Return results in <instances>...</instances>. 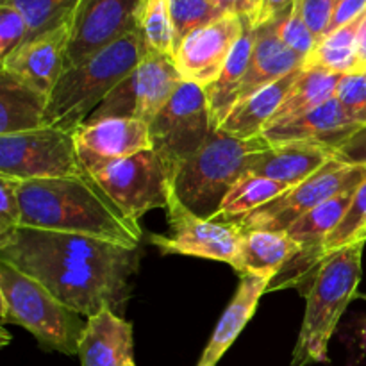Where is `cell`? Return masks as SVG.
Wrapping results in <instances>:
<instances>
[{
    "mask_svg": "<svg viewBox=\"0 0 366 366\" xmlns=\"http://www.w3.org/2000/svg\"><path fill=\"white\" fill-rule=\"evenodd\" d=\"M29 27L20 11L11 4H0V63L27 39Z\"/></svg>",
    "mask_w": 366,
    "mask_h": 366,
    "instance_id": "36",
    "label": "cell"
},
{
    "mask_svg": "<svg viewBox=\"0 0 366 366\" xmlns=\"http://www.w3.org/2000/svg\"><path fill=\"white\" fill-rule=\"evenodd\" d=\"M20 227L70 232L139 249L142 227L86 172L63 179L18 182Z\"/></svg>",
    "mask_w": 366,
    "mask_h": 366,
    "instance_id": "2",
    "label": "cell"
},
{
    "mask_svg": "<svg viewBox=\"0 0 366 366\" xmlns=\"http://www.w3.org/2000/svg\"><path fill=\"white\" fill-rule=\"evenodd\" d=\"M49 97L0 71V136L45 127Z\"/></svg>",
    "mask_w": 366,
    "mask_h": 366,
    "instance_id": "25",
    "label": "cell"
},
{
    "mask_svg": "<svg viewBox=\"0 0 366 366\" xmlns=\"http://www.w3.org/2000/svg\"><path fill=\"white\" fill-rule=\"evenodd\" d=\"M365 18L366 13L350 24L329 32L315 46L311 56L307 57L306 66L322 68L338 75L357 74V34Z\"/></svg>",
    "mask_w": 366,
    "mask_h": 366,
    "instance_id": "28",
    "label": "cell"
},
{
    "mask_svg": "<svg viewBox=\"0 0 366 366\" xmlns=\"http://www.w3.org/2000/svg\"><path fill=\"white\" fill-rule=\"evenodd\" d=\"M272 281H274V277H270V275H259L252 274V272H245V274L239 275L238 290H236L229 306L225 307L222 318L218 320L209 343L204 349L197 366L218 365L222 356L231 349L232 343L236 342V338L242 335L245 325L254 317L257 304H259L261 297L268 292Z\"/></svg>",
    "mask_w": 366,
    "mask_h": 366,
    "instance_id": "17",
    "label": "cell"
},
{
    "mask_svg": "<svg viewBox=\"0 0 366 366\" xmlns=\"http://www.w3.org/2000/svg\"><path fill=\"white\" fill-rule=\"evenodd\" d=\"M132 325L117 311L104 310L86 318L77 354L82 366H125L132 361Z\"/></svg>",
    "mask_w": 366,
    "mask_h": 366,
    "instance_id": "20",
    "label": "cell"
},
{
    "mask_svg": "<svg viewBox=\"0 0 366 366\" xmlns=\"http://www.w3.org/2000/svg\"><path fill=\"white\" fill-rule=\"evenodd\" d=\"M249 21V18L238 14H225L186 36L174 57L182 79L195 82L204 89L209 88L224 70Z\"/></svg>",
    "mask_w": 366,
    "mask_h": 366,
    "instance_id": "14",
    "label": "cell"
},
{
    "mask_svg": "<svg viewBox=\"0 0 366 366\" xmlns=\"http://www.w3.org/2000/svg\"><path fill=\"white\" fill-rule=\"evenodd\" d=\"M366 239V179L357 186L349 209L343 214L338 227L331 232L322 247V259L335 250Z\"/></svg>",
    "mask_w": 366,
    "mask_h": 366,
    "instance_id": "32",
    "label": "cell"
},
{
    "mask_svg": "<svg viewBox=\"0 0 366 366\" xmlns=\"http://www.w3.org/2000/svg\"><path fill=\"white\" fill-rule=\"evenodd\" d=\"M275 25H277V34L282 39V43L307 61L315 46L318 45V39L307 27L299 7L293 4V9L281 20H275Z\"/></svg>",
    "mask_w": 366,
    "mask_h": 366,
    "instance_id": "34",
    "label": "cell"
},
{
    "mask_svg": "<svg viewBox=\"0 0 366 366\" xmlns=\"http://www.w3.org/2000/svg\"><path fill=\"white\" fill-rule=\"evenodd\" d=\"M145 54L147 46L136 29L84 63L64 70L49 95L45 127L68 132L81 127L106 97L132 74Z\"/></svg>",
    "mask_w": 366,
    "mask_h": 366,
    "instance_id": "4",
    "label": "cell"
},
{
    "mask_svg": "<svg viewBox=\"0 0 366 366\" xmlns=\"http://www.w3.org/2000/svg\"><path fill=\"white\" fill-rule=\"evenodd\" d=\"M340 77L342 75L331 74V71L322 70V68L304 66L302 74L297 79L293 88L290 89L285 102L281 104L270 125L300 117V114L307 113V111L315 109V107L335 99Z\"/></svg>",
    "mask_w": 366,
    "mask_h": 366,
    "instance_id": "27",
    "label": "cell"
},
{
    "mask_svg": "<svg viewBox=\"0 0 366 366\" xmlns=\"http://www.w3.org/2000/svg\"><path fill=\"white\" fill-rule=\"evenodd\" d=\"M0 259L45 286L59 302L89 318L118 311L129 299L139 249L70 232L18 227L0 242Z\"/></svg>",
    "mask_w": 366,
    "mask_h": 366,
    "instance_id": "1",
    "label": "cell"
},
{
    "mask_svg": "<svg viewBox=\"0 0 366 366\" xmlns=\"http://www.w3.org/2000/svg\"><path fill=\"white\" fill-rule=\"evenodd\" d=\"M16 189L18 181L0 177V242L13 234L21 225V209Z\"/></svg>",
    "mask_w": 366,
    "mask_h": 366,
    "instance_id": "37",
    "label": "cell"
},
{
    "mask_svg": "<svg viewBox=\"0 0 366 366\" xmlns=\"http://www.w3.org/2000/svg\"><path fill=\"white\" fill-rule=\"evenodd\" d=\"M302 70L304 68H300V70L282 77L281 81L264 86L259 92L250 95L249 99L236 104L234 109L229 113V117L218 129L242 139L257 138V136L263 134L264 129L274 120L281 104L285 102L290 89L300 77Z\"/></svg>",
    "mask_w": 366,
    "mask_h": 366,
    "instance_id": "23",
    "label": "cell"
},
{
    "mask_svg": "<svg viewBox=\"0 0 366 366\" xmlns=\"http://www.w3.org/2000/svg\"><path fill=\"white\" fill-rule=\"evenodd\" d=\"M366 239L327 254L310 272L306 288V315L293 349L292 365L310 366L329 361V342L340 318L360 288Z\"/></svg>",
    "mask_w": 366,
    "mask_h": 366,
    "instance_id": "3",
    "label": "cell"
},
{
    "mask_svg": "<svg viewBox=\"0 0 366 366\" xmlns=\"http://www.w3.org/2000/svg\"><path fill=\"white\" fill-rule=\"evenodd\" d=\"M84 174L74 132L39 127L0 136V177L25 182Z\"/></svg>",
    "mask_w": 366,
    "mask_h": 366,
    "instance_id": "9",
    "label": "cell"
},
{
    "mask_svg": "<svg viewBox=\"0 0 366 366\" xmlns=\"http://www.w3.org/2000/svg\"><path fill=\"white\" fill-rule=\"evenodd\" d=\"M360 124L343 111L336 99L300 114L290 120L277 122L263 131V138L268 145L282 143H315L331 147L332 150L342 145Z\"/></svg>",
    "mask_w": 366,
    "mask_h": 366,
    "instance_id": "16",
    "label": "cell"
},
{
    "mask_svg": "<svg viewBox=\"0 0 366 366\" xmlns=\"http://www.w3.org/2000/svg\"><path fill=\"white\" fill-rule=\"evenodd\" d=\"M366 71V18L357 34V74Z\"/></svg>",
    "mask_w": 366,
    "mask_h": 366,
    "instance_id": "43",
    "label": "cell"
},
{
    "mask_svg": "<svg viewBox=\"0 0 366 366\" xmlns=\"http://www.w3.org/2000/svg\"><path fill=\"white\" fill-rule=\"evenodd\" d=\"M77 147L95 156L118 159L152 149L150 124L136 118H104L84 122L74 131Z\"/></svg>",
    "mask_w": 366,
    "mask_h": 366,
    "instance_id": "21",
    "label": "cell"
},
{
    "mask_svg": "<svg viewBox=\"0 0 366 366\" xmlns=\"http://www.w3.org/2000/svg\"><path fill=\"white\" fill-rule=\"evenodd\" d=\"M254 46V25L249 21L243 31L242 38L232 49L231 56H229L227 63H225L224 70L220 71L217 81L206 88L207 102H209L211 118H213L214 129L220 127L224 124L225 118L229 117L234 106L238 104L239 89H242L243 77L249 68L250 56H252Z\"/></svg>",
    "mask_w": 366,
    "mask_h": 366,
    "instance_id": "26",
    "label": "cell"
},
{
    "mask_svg": "<svg viewBox=\"0 0 366 366\" xmlns=\"http://www.w3.org/2000/svg\"><path fill=\"white\" fill-rule=\"evenodd\" d=\"M304 66H306V59L293 52L279 38L275 21L254 27L252 56H250L249 68L243 77L238 102L249 99L264 86L274 84Z\"/></svg>",
    "mask_w": 366,
    "mask_h": 366,
    "instance_id": "19",
    "label": "cell"
},
{
    "mask_svg": "<svg viewBox=\"0 0 366 366\" xmlns=\"http://www.w3.org/2000/svg\"><path fill=\"white\" fill-rule=\"evenodd\" d=\"M356 189L357 188L347 189V192L329 199L327 202L320 204L286 231L290 238L299 243L306 254L304 257V270L306 272L313 270L322 261V247L342 222L343 214L347 213L350 202H352Z\"/></svg>",
    "mask_w": 366,
    "mask_h": 366,
    "instance_id": "24",
    "label": "cell"
},
{
    "mask_svg": "<svg viewBox=\"0 0 366 366\" xmlns=\"http://www.w3.org/2000/svg\"><path fill=\"white\" fill-rule=\"evenodd\" d=\"M172 21L175 31V50L186 36L197 29L217 21L227 13L220 9L213 0H168Z\"/></svg>",
    "mask_w": 366,
    "mask_h": 366,
    "instance_id": "33",
    "label": "cell"
},
{
    "mask_svg": "<svg viewBox=\"0 0 366 366\" xmlns=\"http://www.w3.org/2000/svg\"><path fill=\"white\" fill-rule=\"evenodd\" d=\"M361 349H363V352H366V322L363 327H361Z\"/></svg>",
    "mask_w": 366,
    "mask_h": 366,
    "instance_id": "44",
    "label": "cell"
},
{
    "mask_svg": "<svg viewBox=\"0 0 366 366\" xmlns=\"http://www.w3.org/2000/svg\"><path fill=\"white\" fill-rule=\"evenodd\" d=\"M6 2L20 11L27 21V39H32L71 21L79 0H6Z\"/></svg>",
    "mask_w": 366,
    "mask_h": 366,
    "instance_id": "31",
    "label": "cell"
},
{
    "mask_svg": "<svg viewBox=\"0 0 366 366\" xmlns=\"http://www.w3.org/2000/svg\"><path fill=\"white\" fill-rule=\"evenodd\" d=\"M2 324H16L31 332L45 350L79 354L86 320L64 306L36 279L0 259Z\"/></svg>",
    "mask_w": 366,
    "mask_h": 366,
    "instance_id": "6",
    "label": "cell"
},
{
    "mask_svg": "<svg viewBox=\"0 0 366 366\" xmlns=\"http://www.w3.org/2000/svg\"><path fill=\"white\" fill-rule=\"evenodd\" d=\"M366 13V0H338L336 4L335 14L329 24V32L336 31V29L343 27V25L350 24L352 20L360 18L361 14Z\"/></svg>",
    "mask_w": 366,
    "mask_h": 366,
    "instance_id": "40",
    "label": "cell"
},
{
    "mask_svg": "<svg viewBox=\"0 0 366 366\" xmlns=\"http://www.w3.org/2000/svg\"><path fill=\"white\" fill-rule=\"evenodd\" d=\"M71 21L21 43L7 59L2 71L14 81L49 97L57 79L66 70V52Z\"/></svg>",
    "mask_w": 366,
    "mask_h": 366,
    "instance_id": "15",
    "label": "cell"
},
{
    "mask_svg": "<svg viewBox=\"0 0 366 366\" xmlns=\"http://www.w3.org/2000/svg\"><path fill=\"white\" fill-rule=\"evenodd\" d=\"M365 179L366 168L345 167L336 159H331L306 181L232 224L238 225L242 231L286 232L315 207L347 189L357 188Z\"/></svg>",
    "mask_w": 366,
    "mask_h": 366,
    "instance_id": "10",
    "label": "cell"
},
{
    "mask_svg": "<svg viewBox=\"0 0 366 366\" xmlns=\"http://www.w3.org/2000/svg\"><path fill=\"white\" fill-rule=\"evenodd\" d=\"M290 186L281 182L270 181V179L257 177V175H245L234 184V188L227 193V197L222 202L220 211L213 220L217 222H234L245 214L252 213L257 207L264 206L270 200L277 199L285 192H288Z\"/></svg>",
    "mask_w": 366,
    "mask_h": 366,
    "instance_id": "29",
    "label": "cell"
},
{
    "mask_svg": "<svg viewBox=\"0 0 366 366\" xmlns=\"http://www.w3.org/2000/svg\"><path fill=\"white\" fill-rule=\"evenodd\" d=\"M304 257L302 247L293 242L288 232L243 231L236 272L239 275L252 272L275 279L297 259L304 263Z\"/></svg>",
    "mask_w": 366,
    "mask_h": 366,
    "instance_id": "22",
    "label": "cell"
},
{
    "mask_svg": "<svg viewBox=\"0 0 366 366\" xmlns=\"http://www.w3.org/2000/svg\"><path fill=\"white\" fill-rule=\"evenodd\" d=\"M365 74H366V71H365Z\"/></svg>",
    "mask_w": 366,
    "mask_h": 366,
    "instance_id": "47",
    "label": "cell"
},
{
    "mask_svg": "<svg viewBox=\"0 0 366 366\" xmlns=\"http://www.w3.org/2000/svg\"><path fill=\"white\" fill-rule=\"evenodd\" d=\"M125 366H136V365H134V361H131V363H127Z\"/></svg>",
    "mask_w": 366,
    "mask_h": 366,
    "instance_id": "45",
    "label": "cell"
},
{
    "mask_svg": "<svg viewBox=\"0 0 366 366\" xmlns=\"http://www.w3.org/2000/svg\"><path fill=\"white\" fill-rule=\"evenodd\" d=\"M136 29L142 34L147 52L174 59L175 31L168 0H142L136 14Z\"/></svg>",
    "mask_w": 366,
    "mask_h": 366,
    "instance_id": "30",
    "label": "cell"
},
{
    "mask_svg": "<svg viewBox=\"0 0 366 366\" xmlns=\"http://www.w3.org/2000/svg\"><path fill=\"white\" fill-rule=\"evenodd\" d=\"M2 2H6V0H2Z\"/></svg>",
    "mask_w": 366,
    "mask_h": 366,
    "instance_id": "46",
    "label": "cell"
},
{
    "mask_svg": "<svg viewBox=\"0 0 366 366\" xmlns=\"http://www.w3.org/2000/svg\"><path fill=\"white\" fill-rule=\"evenodd\" d=\"M142 0H79L71 18L66 70L136 31Z\"/></svg>",
    "mask_w": 366,
    "mask_h": 366,
    "instance_id": "13",
    "label": "cell"
},
{
    "mask_svg": "<svg viewBox=\"0 0 366 366\" xmlns=\"http://www.w3.org/2000/svg\"><path fill=\"white\" fill-rule=\"evenodd\" d=\"M335 150L315 143H282L257 152L249 161V174L281 184H300L332 159Z\"/></svg>",
    "mask_w": 366,
    "mask_h": 366,
    "instance_id": "18",
    "label": "cell"
},
{
    "mask_svg": "<svg viewBox=\"0 0 366 366\" xmlns=\"http://www.w3.org/2000/svg\"><path fill=\"white\" fill-rule=\"evenodd\" d=\"M293 4H295V0H261L259 13L254 20V27L281 20L293 9Z\"/></svg>",
    "mask_w": 366,
    "mask_h": 366,
    "instance_id": "41",
    "label": "cell"
},
{
    "mask_svg": "<svg viewBox=\"0 0 366 366\" xmlns=\"http://www.w3.org/2000/svg\"><path fill=\"white\" fill-rule=\"evenodd\" d=\"M182 82L184 79L172 57L147 52L132 74L106 97L86 122L136 118L150 124Z\"/></svg>",
    "mask_w": 366,
    "mask_h": 366,
    "instance_id": "12",
    "label": "cell"
},
{
    "mask_svg": "<svg viewBox=\"0 0 366 366\" xmlns=\"http://www.w3.org/2000/svg\"><path fill=\"white\" fill-rule=\"evenodd\" d=\"M213 131L206 89L184 81L150 122L152 150L164 164L170 182L175 172L202 149Z\"/></svg>",
    "mask_w": 366,
    "mask_h": 366,
    "instance_id": "8",
    "label": "cell"
},
{
    "mask_svg": "<svg viewBox=\"0 0 366 366\" xmlns=\"http://www.w3.org/2000/svg\"><path fill=\"white\" fill-rule=\"evenodd\" d=\"M335 99L356 124L366 125V74L342 75Z\"/></svg>",
    "mask_w": 366,
    "mask_h": 366,
    "instance_id": "35",
    "label": "cell"
},
{
    "mask_svg": "<svg viewBox=\"0 0 366 366\" xmlns=\"http://www.w3.org/2000/svg\"><path fill=\"white\" fill-rule=\"evenodd\" d=\"M267 149L263 136L242 139L214 129L202 149L175 172L172 188L188 209L213 220L227 193L249 175L250 157Z\"/></svg>",
    "mask_w": 366,
    "mask_h": 366,
    "instance_id": "5",
    "label": "cell"
},
{
    "mask_svg": "<svg viewBox=\"0 0 366 366\" xmlns=\"http://www.w3.org/2000/svg\"><path fill=\"white\" fill-rule=\"evenodd\" d=\"M336 4L338 0H295V6L299 7L307 27L311 29L318 41L327 36Z\"/></svg>",
    "mask_w": 366,
    "mask_h": 366,
    "instance_id": "38",
    "label": "cell"
},
{
    "mask_svg": "<svg viewBox=\"0 0 366 366\" xmlns=\"http://www.w3.org/2000/svg\"><path fill=\"white\" fill-rule=\"evenodd\" d=\"M77 150L93 181L132 220L138 222L150 209L167 207L172 182L152 149L118 159L95 156L81 147Z\"/></svg>",
    "mask_w": 366,
    "mask_h": 366,
    "instance_id": "7",
    "label": "cell"
},
{
    "mask_svg": "<svg viewBox=\"0 0 366 366\" xmlns=\"http://www.w3.org/2000/svg\"><path fill=\"white\" fill-rule=\"evenodd\" d=\"M168 234H152L150 243L163 254H179L202 259L220 261L238 270L239 243L243 231L232 222H217L199 217L168 189L167 202Z\"/></svg>",
    "mask_w": 366,
    "mask_h": 366,
    "instance_id": "11",
    "label": "cell"
},
{
    "mask_svg": "<svg viewBox=\"0 0 366 366\" xmlns=\"http://www.w3.org/2000/svg\"><path fill=\"white\" fill-rule=\"evenodd\" d=\"M332 159L345 167L366 168V125H360L342 145L336 147Z\"/></svg>",
    "mask_w": 366,
    "mask_h": 366,
    "instance_id": "39",
    "label": "cell"
},
{
    "mask_svg": "<svg viewBox=\"0 0 366 366\" xmlns=\"http://www.w3.org/2000/svg\"><path fill=\"white\" fill-rule=\"evenodd\" d=\"M213 2L217 4L224 13L249 18V20L252 21V25L261 7V0H213Z\"/></svg>",
    "mask_w": 366,
    "mask_h": 366,
    "instance_id": "42",
    "label": "cell"
}]
</instances>
